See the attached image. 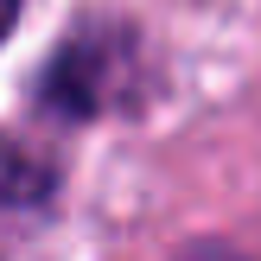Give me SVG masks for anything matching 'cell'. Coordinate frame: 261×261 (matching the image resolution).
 <instances>
[{
    "instance_id": "1",
    "label": "cell",
    "mask_w": 261,
    "mask_h": 261,
    "mask_svg": "<svg viewBox=\"0 0 261 261\" xmlns=\"http://www.w3.org/2000/svg\"><path fill=\"white\" fill-rule=\"evenodd\" d=\"M102 70H109V58H102V51H89V45H64L58 58H51L45 83H38L45 109H51V115H96Z\"/></svg>"
},
{
    "instance_id": "2",
    "label": "cell",
    "mask_w": 261,
    "mask_h": 261,
    "mask_svg": "<svg viewBox=\"0 0 261 261\" xmlns=\"http://www.w3.org/2000/svg\"><path fill=\"white\" fill-rule=\"evenodd\" d=\"M13 19H19V0H0V38L13 32Z\"/></svg>"
}]
</instances>
